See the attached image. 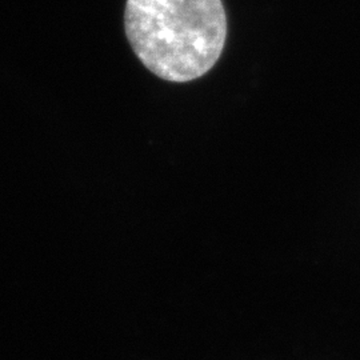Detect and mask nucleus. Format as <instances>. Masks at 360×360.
<instances>
[{"mask_svg": "<svg viewBox=\"0 0 360 360\" xmlns=\"http://www.w3.org/2000/svg\"><path fill=\"white\" fill-rule=\"evenodd\" d=\"M124 27L144 67L174 83L206 75L227 38L221 0H127Z\"/></svg>", "mask_w": 360, "mask_h": 360, "instance_id": "f257e3e1", "label": "nucleus"}]
</instances>
